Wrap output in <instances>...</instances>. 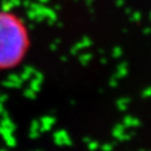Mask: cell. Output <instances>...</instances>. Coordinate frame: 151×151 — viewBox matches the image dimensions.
I'll return each instance as SVG.
<instances>
[{
    "instance_id": "cell-1",
    "label": "cell",
    "mask_w": 151,
    "mask_h": 151,
    "mask_svg": "<svg viewBox=\"0 0 151 151\" xmlns=\"http://www.w3.org/2000/svg\"><path fill=\"white\" fill-rule=\"evenodd\" d=\"M28 34L22 20L14 12L0 10V70L22 63L28 50Z\"/></svg>"
}]
</instances>
